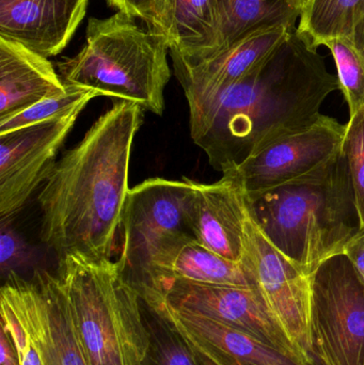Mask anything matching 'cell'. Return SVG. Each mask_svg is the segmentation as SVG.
<instances>
[{
	"label": "cell",
	"instance_id": "obj_10",
	"mask_svg": "<svg viewBox=\"0 0 364 365\" xmlns=\"http://www.w3.org/2000/svg\"><path fill=\"white\" fill-rule=\"evenodd\" d=\"M190 180L153 178L130 189L120 231L122 247L117 259L130 282L142 272L156 248L170 236L190 233L187 200Z\"/></svg>",
	"mask_w": 364,
	"mask_h": 365
},
{
	"label": "cell",
	"instance_id": "obj_15",
	"mask_svg": "<svg viewBox=\"0 0 364 365\" xmlns=\"http://www.w3.org/2000/svg\"><path fill=\"white\" fill-rule=\"evenodd\" d=\"M166 319L199 357L215 365H298L251 334L157 297H140Z\"/></svg>",
	"mask_w": 364,
	"mask_h": 365
},
{
	"label": "cell",
	"instance_id": "obj_14",
	"mask_svg": "<svg viewBox=\"0 0 364 365\" xmlns=\"http://www.w3.org/2000/svg\"><path fill=\"white\" fill-rule=\"evenodd\" d=\"M211 184L190 180L187 221L198 242L224 259L241 263L248 212L247 193L235 169Z\"/></svg>",
	"mask_w": 364,
	"mask_h": 365
},
{
	"label": "cell",
	"instance_id": "obj_19",
	"mask_svg": "<svg viewBox=\"0 0 364 365\" xmlns=\"http://www.w3.org/2000/svg\"><path fill=\"white\" fill-rule=\"evenodd\" d=\"M66 91L48 58L0 36V120Z\"/></svg>",
	"mask_w": 364,
	"mask_h": 365
},
{
	"label": "cell",
	"instance_id": "obj_4",
	"mask_svg": "<svg viewBox=\"0 0 364 365\" xmlns=\"http://www.w3.org/2000/svg\"><path fill=\"white\" fill-rule=\"evenodd\" d=\"M55 274L87 364H145L142 302L118 262L68 253L58 257Z\"/></svg>",
	"mask_w": 364,
	"mask_h": 365
},
{
	"label": "cell",
	"instance_id": "obj_18",
	"mask_svg": "<svg viewBox=\"0 0 364 365\" xmlns=\"http://www.w3.org/2000/svg\"><path fill=\"white\" fill-rule=\"evenodd\" d=\"M147 27L167 38L173 61H201L217 48L219 0H160Z\"/></svg>",
	"mask_w": 364,
	"mask_h": 365
},
{
	"label": "cell",
	"instance_id": "obj_16",
	"mask_svg": "<svg viewBox=\"0 0 364 365\" xmlns=\"http://www.w3.org/2000/svg\"><path fill=\"white\" fill-rule=\"evenodd\" d=\"M89 0H0V36L49 58L83 21Z\"/></svg>",
	"mask_w": 364,
	"mask_h": 365
},
{
	"label": "cell",
	"instance_id": "obj_20",
	"mask_svg": "<svg viewBox=\"0 0 364 365\" xmlns=\"http://www.w3.org/2000/svg\"><path fill=\"white\" fill-rule=\"evenodd\" d=\"M364 16V0H310L299 14L296 34L313 48L352 36Z\"/></svg>",
	"mask_w": 364,
	"mask_h": 365
},
{
	"label": "cell",
	"instance_id": "obj_27",
	"mask_svg": "<svg viewBox=\"0 0 364 365\" xmlns=\"http://www.w3.org/2000/svg\"><path fill=\"white\" fill-rule=\"evenodd\" d=\"M343 255L348 257L364 285V227L346 245Z\"/></svg>",
	"mask_w": 364,
	"mask_h": 365
},
{
	"label": "cell",
	"instance_id": "obj_12",
	"mask_svg": "<svg viewBox=\"0 0 364 365\" xmlns=\"http://www.w3.org/2000/svg\"><path fill=\"white\" fill-rule=\"evenodd\" d=\"M345 125L321 115L316 121L274 141L235 167L246 193L260 192L298 179L328 162L342 150Z\"/></svg>",
	"mask_w": 364,
	"mask_h": 365
},
{
	"label": "cell",
	"instance_id": "obj_17",
	"mask_svg": "<svg viewBox=\"0 0 364 365\" xmlns=\"http://www.w3.org/2000/svg\"><path fill=\"white\" fill-rule=\"evenodd\" d=\"M162 279L254 287L241 263L220 257L190 233L175 234L165 240L152 253L142 272L130 283L138 287Z\"/></svg>",
	"mask_w": 364,
	"mask_h": 365
},
{
	"label": "cell",
	"instance_id": "obj_29",
	"mask_svg": "<svg viewBox=\"0 0 364 365\" xmlns=\"http://www.w3.org/2000/svg\"><path fill=\"white\" fill-rule=\"evenodd\" d=\"M352 38L354 42L356 43L357 46L359 47V49L364 53V16L357 24Z\"/></svg>",
	"mask_w": 364,
	"mask_h": 365
},
{
	"label": "cell",
	"instance_id": "obj_11",
	"mask_svg": "<svg viewBox=\"0 0 364 365\" xmlns=\"http://www.w3.org/2000/svg\"><path fill=\"white\" fill-rule=\"evenodd\" d=\"M80 113L0 134V217L9 220L51 175Z\"/></svg>",
	"mask_w": 364,
	"mask_h": 365
},
{
	"label": "cell",
	"instance_id": "obj_5",
	"mask_svg": "<svg viewBox=\"0 0 364 365\" xmlns=\"http://www.w3.org/2000/svg\"><path fill=\"white\" fill-rule=\"evenodd\" d=\"M169 51L162 34L140 27L134 17L118 11L107 19H90L83 48L59 62L58 70L66 86L134 102L162 115L171 77Z\"/></svg>",
	"mask_w": 364,
	"mask_h": 365
},
{
	"label": "cell",
	"instance_id": "obj_24",
	"mask_svg": "<svg viewBox=\"0 0 364 365\" xmlns=\"http://www.w3.org/2000/svg\"><path fill=\"white\" fill-rule=\"evenodd\" d=\"M98 96H100L93 90L66 86V93L45 98L13 117L0 120V134L38 122L81 113L90 101Z\"/></svg>",
	"mask_w": 364,
	"mask_h": 365
},
{
	"label": "cell",
	"instance_id": "obj_28",
	"mask_svg": "<svg viewBox=\"0 0 364 365\" xmlns=\"http://www.w3.org/2000/svg\"><path fill=\"white\" fill-rule=\"evenodd\" d=\"M0 365H21L16 346L4 326L0 332Z\"/></svg>",
	"mask_w": 364,
	"mask_h": 365
},
{
	"label": "cell",
	"instance_id": "obj_1",
	"mask_svg": "<svg viewBox=\"0 0 364 365\" xmlns=\"http://www.w3.org/2000/svg\"><path fill=\"white\" fill-rule=\"evenodd\" d=\"M340 90L324 58L296 31L252 74L215 93L189 101L192 140L220 173L313 123Z\"/></svg>",
	"mask_w": 364,
	"mask_h": 365
},
{
	"label": "cell",
	"instance_id": "obj_2",
	"mask_svg": "<svg viewBox=\"0 0 364 365\" xmlns=\"http://www.w3.org/2000/svg\"><path fill=\"white\" fill-rule=\"evenodd\" d=\"M143 113L136 103L117 101L56 163L38 200L41 238L58 257H113Z\"/></svg>",
	"mask_w": 364,
	"mask_h": 365
},
{
	"label": "cell",
	"instance_id": "obj_7",
	"mask_svg": "<svg viewBox=\"0 0 364 365\" xmlns=\"http://www.w3.org/2000/svg\"><path fill=\"white\" fill-rule=\"evenodd\" d=\"M311 336L320 365H364V285L345 255L312 276Z\"/></svg>",
	"mask_w": 364,
	"mask_h": 365
},
{
	"label": "cell",
	"instance_id": "obj_30",
	"mask_svg": "<svg viewBox=\"0 0 364 365\" xmlns=\"http://www.w3.org/2000/svg\"><path fill=\"white\" fill-rule=\"evenodd\" d=\"M309 1L310 0H288V4L293 10L301 14V11L303 10V8L307 6Z\"/></svg>",
	"mask_w": 364,
	"mask_h": 365
},
{
	"label": "cell",
	"instance_id": "obj_22",
	"mask_svg": "<svg viewBox=\"0 0 364 365\" xmlns=\"http://www.w3.org/2000/svg\"><path fill=\"white\" fill-rule=\"evenodd\" d=\"M142 310L149 334L143 365H203L194 349L166 319L143 302Z\"/></svg>",
	"mask_w": 364,
	"mask_h": 365
},
{
	"label": "cell",
	"instance_id": "obj_31",
	"mask_svg": "<svg viewBox=\"0 0 364 365\" xmlns=\"http://www.w3.org/2000/svg\"><path fill=\"white\" fill-rule=\"evenodd\" d=\"M200 358L201 361H202L203 365H215L212 364V362L207 361V360L203 359V358Z\"/></svg>",
	"mask_w": 364,
	"mask_h": 365
},
{
	"label": "cell",
	"instance_id": "obj_13",
	"mask_svg": "<svg viewBox=\"0 0 364 365\" xmlns=\"http://www.w3.org/2000/svg\"><path fill=\"white\" fill-rule=\"evenodd\" d=\"M297 23L278 21L254 28L215 55L194 62L173 61L186 100H198L239 83L262 66L296 31Z\"/></svg>",
	"mask_w": 364,
	"mask_h": 365
},
{
	"label": "cell",
	"instance_id": "obj_9",
	"mask_svg": "<svg viewBox=\"0 0 364 365\" xmlns=\"http://www.w3.org/2000/svg\"><path fill=\"white\" fill-rule=\"evenodd\" d=\"M140 297L151 296L251 334L299 364L290 341L274 322L254 287L204 284L162 279L135 287Z\"/></svg>",
	"mask_w": 364,
	"mask_h": 365
},
{
	"label": "cell",
	"instance_id": "obj_3",
	"mask_svg": "<svg viewBox=\"0 0 364 365\" xmlns=\"http://www.w3.org/2000/svg\"><path fill=\"white\" fill-rule=\"evenodd\" d=\"M254 220L271 244L308 276L360 229L348 160L340 151L298 179L247 193Z\"/></svg>",
	"mask_w": 364,
	"mask_h": 365
},
{
	"label": "cell",
	"instance_id": "obj_21",
	"mask_svg": "<svg viewBox=\"0 0 364 365\" xmlns=\"http://www.w3.org/2000/svg\"><path fill=\"white\" fill-rule=\"evenodd\" d=\"M219 40L213 55L259 26L299 19L288 0H219Z\"/></svg>",
	"mask_w": 364,
	"mask_h": 365
},
{
	"label": "cell",
	"instance_id": "obj_25",
	"mask_svg": "<svg viewBox=\"0 0 364 365\" xmlns=\"http://www.w3.org/2000/svg\"><path fill=\"white\" fill-rule=\"evenodd\" d=\"M342 151L348 160L361 227H364V108L350 115Z\"/></svg>",
	"mask_w": 364,
	"mask_h": 365
},
{
	"label": "cell",
	"instance_id": "obj_23",
	"mask_svg": "<svg viewBox=\"0 0 364 365\" xmlns=\"http://www.w3.org/2000/svg\"><path fill=\"white\" fill-rule=\"evenodd\" d=\"M325 47L331 51L337 66L340 91L350 109V115L364 108V53L352 36L333 38Z\"/></svg>",
	"mask_w": 364,
	"mask_h": 365
},
{
	"label": "cell",
	"instance_id": "obj_8",
	"mask_svg": "<svg viewBox=\"0 0 364 365\" xmlns=\"http://www.w3.org/2000/svg\"><path fill=\"white\" fill-rule=\"evenodd\" d=\"M0 294V302L10 307L43 365H88L55 274L36 272L26 280L9 272Z\"/></svg>",
	"mask_w": 364,
	"mask_h": 365
},
{
	"label": "cell",
	"instance_id": "obj_6",
	"mask_svg": "<svg viewBox=\"0 0 364 365\" xmlns=\"http://www.w3.org/2000/svg\"><path fill=\"white\" fill-rule=\"evenodd\" d=\"M241 264L271 319L294 347L299 364H316L311 336L312 277L271 244L249 206Z\"/></svg>",
	"mask_w": 364,
	"mask_h": 365
},
{
	"label": "cell",
	"instance_id": "obj_26",
	"mask_svg": "<svg viewBox=\"0 0 364 365\" xmlns=\"http://www.w3.org/2000/svg\"><path fill=\"white\" fill-rule=\"evenodd\" d=\"M110 6L134 19H140L149 26L160 0H107Z\"/></svg>",
	"mask_w": 364,
	"mask_h": 365
}]
</instances>
